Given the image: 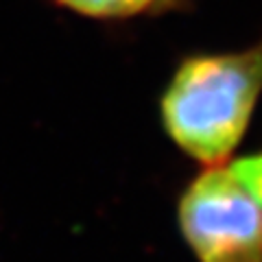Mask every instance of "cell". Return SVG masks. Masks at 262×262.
Segmentation results:
<instances>
[{
	"instance_id": "1",
	"label": "cell",
	"mask_w": 262,
	"mask_h": 262,
	"mask_svg": "<svg viewBox=\"0 0 262 262\" xmlns=\"http://www.w3.org/2000/svg\"><path fill=\"white\" fill-rule=\"evenodd\" d=\"M262 94V39L243 51L179 61L160 98L162 127L201 166L232 158Z\"/></svg>"
},
{
	"instance_id": "2",
	"label": "cell",
	"mask_w": 262,
	"mask_h": 262,
	"mask_svg": "<svg viewBox=\"0 0 262 262\" xmlns=\"http://www.w3.org/2000/svg\"><path fill=\"white\" fill-rule=\"evenodd\" d=\"M177 223L196 262H262V196L232 158L186 186Z\"/></svg>"
},
{
	"instance_id": "3",
	"label": "cell",
	"mask_w": 262,
	"mask_h": 262,
	"mask_svg": "<svg viewBox=\"0 0 262 262\" xmlns=\"http://www.w3.org/2000/svg\"><path fill=\"white\" fill-rule=\"evenodd\" d=\"M53 3L92 20H129L166 11L177 5V0H53Z\"/></svg>"
}]
</instances>
